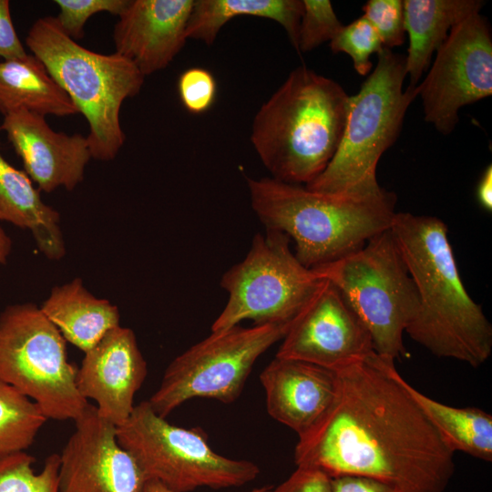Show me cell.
<instances>
[{
  "instance_id": "29",
  "label": "cell",
  "mask_w": 492,
  "mask_h": 492,
  "mask_svg": "<svg viewBox=\"0 0 492 492\" xmlns=\"http://www.w3.org/2000/svg\"><path fill=\"white\" fill-rule=\"evenodd\" d=\"M59 7L56 21L63 31L74 40L84 36L88 18L97 13L108 12L119 15L129 0H56Z\"/></svg>"
},
{
  "instance_id": "13",
  "label": "cell",
  "mask_w": 492,
  "mask_h": 492,
  "mask_svg": "<svg viewBox=\"0 0 492 492\" xmlns=\"http://www.w3.org/2000/svg\"><path fill=\"white\" fill-rule=\"evenodd\" d=\"M282 340L276 357L332 371L374 353L366 327L341 292L326 280Z\"/></svg>"
},
{
  "instance_id": "30",
  "label": "cell",
  "mask_w": 492,
  "mask_h": 492,
  "mask_svg": "<svg viewBox=\"0 0 492 492\" xmlns=\"http://www.w3.org/2000/svg\"><path fill=\"white\" fill-rule=\"evenodd\" d=\"M364 16L377 31L384 47L392 49L405 43V29L402 0H369Z\"/></svg>"
},
{
  "instance_id": "12",
  "label": "cell",
  "mask_w": 492,
  "mask_h": 492,
  "mask_svg": "<svg viewBox=\"0 0 492 492\" xmlns=\"http://www.w3.org/2000/svg\"><path fill=\"white\" fill-rule=\"evenodd\" d=\"M425 120L443 135L458 123L459 109L492 94V34L477 13L455 26L417 85Z\"/></svg>"
},
{
  "instance_id": "19",
  "label": "cell",
  "mask_w": 492,
  "mask_h": 492,
  "mask_svg": "<svg viewBox=\"0 0 492 492\" xmlns=\"http://www.w3.org/2000/svg\"><path fill=\"white\" fill-rule=\"evenodd\" d=\"M39 190L0 150V220L29 231L39 251L48 260L59 261L66 254L60 214L44 202Z\"/></svg>"
},
{
  "instance_id": "33",
  "label": "cell",
  "mask_w": 492,
  "mask_h": 492,
  "mask_svg": "<svg viewBox=\"0 0 492 492\" xmlns=\"http://www.w3.org/2000/svg\"><path fill=\"white\" fill-rule=\"evenodd\" d=\"M26 52L15 29L8 0H0V57L3 60L24 58Z\"/></svg>"
},
{
  "instance_id": "32",
  "label": "cell",
  "mask_w": 492,
  "mask_h": 492,
  "mask_svg": "<svg viewBox=\"0 0 492 492\" xmlns=\"http://www.w3.org/2000/svg\"><path fill=\"white\" fill-rule=\"evenodd\" d=\"M268 492H332V479L315 468L297 466L286 480Z\"/></svg>"
},
{
  "instance_id": "15",
  "label": "cell",
  "mask_w": 492,
  "mask_h": 492,
  "mask_svg": "<svg viewBox=\"0 0 492 492\" xmlns=\"http://www.w3.org/2000/svg\"><path fill=\"white\" fill-rule=\"evenodd\" d=\"M147 373L134 332L119 325L85 353L77 385L84 398L96 402L102 418L118 426L130 416Z\"/></svg>"
},
{
  "instance_id": "11",
  "label": "cell",
  "mask_w": 492,
  "mask_h": 492,
  "mask_svg": "<svg viewBox=\"0 0 492 492\" xmlns=\"http://www.w3.org/2000/svg\"><path fill=\"white\" fill-rule=\"evenodd\" d=\"M291 323L247 328L238 324L211 332L168 365L159 387L148 400L151 408L166 418L192 398L235 401L256 360L284 337Z\"/></svg>"
},
{
  "instance_id": "20",
  "label": "cell",
  "mask_w": 492,
  "mask_h": 492,
  "mask_svg": "<svg viewBox=\"0 0 492 492\" xmlns=\"http://www.w3.org/2000/svg\"><path fill=\"white\" fill-rule=\"evenodd\" d=\"M40 309L64 339L84 353L120 325L118 308L93 295L79 278L52 288Z\"/></svg>"
},
{
  "instance_id": "36",
  "label": "cell",
  "mask_w": 492,
  "mask_h": 492,
  "mask_svg": "<svg viewBox=\"0 0 492 492\" xmlns=\"http://www.w3.org/2000/svg\"><path fill=\"white\" fill-rule=\"evenodd\" d=\"M13 242L5 230L0 226V266L5 264L12 251Z\"/></svg>"
},
{
  "instance_id": "37",
  "label": "cell",
  "mask_w": 492,
  "mask_h": 492,
  "mask_svg": "<svg viewBox=\"0 0 492 492\" xmlns=\"http://www.w3.org/2000/svg\"><path fill=\"white\" fill-rule=\"evenodd\" d=\"M269 487H262L250 490L248 492H268ZM144 492H175L166 487L160 482L154 479H148Z\"/></svg>"
},
{
  "instance_id": "9",
  "label": "cell",
  "mask_w": 492,
  "mask_h": 492,
  "mask_svg": "<svg viewBox=\"0 0 492 492\" xmlns=\"http://www.w3.org/2000/svg\"><path fill=\"white\" fill-rule=\"evenodd\" d=\"M117 439L148 479L175 492L241 487L260 474L251 461L215 452L201 428L171 425L154 412L148 400L135 405L128 420L117 426Z\"/></svg>"
},
{
  "instance_id": "21",
  "label": "cell",
  "mask_w": 492,
  "mask_h": 492,
  "mask_svg": "<svg viewBox=\"0 0 492 492\" xmlns=\"http://www.w3.org/2000/svg\"><path fill=\"white\" fill-rule=\"evenodd\" d=\"M481 0H404L405 29L409 46L405 71L410 86H417L431 59L451 29L471 15L480 13Z\"/></svg>"
},
{
  "instance_id": "3",
  "label": "cell",
  "mask_w": 492,
  "mask_h": 492,
  "mask_svg": "<svg viewBox=\"0 0 492 492\" xmlns=\"http://www.w3.org/2000/svg\"><path fill=\"white\" fill-rule=\"evenodd\" d=\"M349 97L305 66L290 72L251 125V142L272 179L305 186L325 169L343 133Z\"/></svg>"
},
{
  "instance_id": "10",
  "label": "cell",
  "mask_w": 492,
  "mask_h": 492,
  "mask_svg": "<svg viewBox=\"0 0 492 492\" xmlns=\"http://www.w3.org/2000/svg\"><path fill=\"white\" fill-rule=\"evenodd\" d=\"M289 243L290 238L275 230L254 236L246 257L221 277L229 298L211 332L244 320L264 324L295 318L324 280L298 261Z\"/></svg>"
},
{
  "instance_id": "6",
  "label": "cell",
  "mask_w": 492,
  "mask_h": 492,
  "mask_svg": "<svg viewBox=\"0 0 492 492\" xmlns=\"http://www.w3.org/2000/svg\"><path fill=\"white\" fill-rule=\"evenodd\" d=\"M359 92L349 97L340 144L325 169L305 187L314 192L363 197L380 193L376 170L396 141L417 86L403 88L405 56L383 47Z\"/></svg>"
},
{
  "instance_id": "26",
  "label": "cell",
  "mask_w": 492,
  "mask_h": 492,
  "mask_svg": "<svg viewBox=\"0 0 492 492\" xmlns=\"http://www.w3.org/2000/svg\"><path fill=\"white\" fill-rule=\"evenodd\" d=\"M34 462L25 451L0 456V492H58L59 455L47 456L38 473Z\"/></svg>"
},
{
  "instance_id": "16",
  "label": "cell",
  "mask_w": 492,
  "mask_h": 492,
  "mask_svg": "<svg viewBox=\"0 0 492 492\" xmlns=\"http://www.w3.org/2000/svg\"><path fill=\"white\" fill-rule=\"evenodd\" d=\"M1 130L23 161L26 173L45 192L75 189L91 158L87 138L56 132L46 117L26 109L4 117Z\"/></svg>"
},
{
  "instance_id": "4",
  "label": "cell",
  "mask_w": 492,
  "mask_h": 492,
  "mask_svg": "<svg viewBox=\"0 0 492 492\" xmlns=\"http://www.w3.org/2000/svg\"><path fill=\"white\" fill-rule=\"evenodd\" d=\"M251 208L266 229L295 242L306 268L335 261L390 229L396 196L383 190L371 196H334L272 178L247 179Z\"/></svg>"
},
{
  "instance_id": "7",
  "label": "cell",
  "mask_w": 492,
  "mask_h": 492,
  "mask_svg": "<svg viewBox=\"0 0 492 492\" xmlns=\"http://www.w3.org/2000/svg\"><path fill=\"white\" fill-rule=\"evenodd\" d=\"M312 270L351 304L384 358L406 355L404 333L417 313L419 297L390 229L364 246Z\"/></svg>"
},
{
  "instance_id": "5",
  "label": "cell",
  "mask_w": 492,
  "mask_h": 492,
  "mask_svg": "<svg viewBox=\"0 0 492 492\" xmlns=\"http://www.w3.org/2000/svg\"><path fill=\"white\" fill-rule=\"evenodd\" d=\"M26 44L87 119L91 158L115 159L125 142L120 108L138 95L145 77L128 58L91 51L67 36L54 16L38 18Z\"/></svg>"
},
{
  "instance_id": "31",
  "label": "cell",
  "mask_w": 492,
  "mask_h": 492,
  "mask_svg": "<svg viewBox=\"0 0 492 492\" xmlns=\"http://www.w3.org/2000/svg\"><path fill=\"white\" fill-rule=\"evenodd\" d=\"M178 91L182 105L190 113L203 114L215 101L217 82L210 71L190 67L179 76Z\"/></svg>"
},
{
  "instance_id": "17",
  "label": "cell",
  "mask_w": 492,
  "mask_h": 492,
  "mask_svg": "<svg viewBox=\"0 0 492 492\" xmlns=\"http://www.w3.org/2000/svg\"><path fill=\"white\" fill-rule=\"evenodd\" d=\"M194 0H129L113 29L116 53L144 77L167 67L183 48Z\"/></svg>"
},
{
  "instance_id": "27",
  "label": "cell",
  "mask_w": 492,
  "mask_h": 492,
  "mask_svg": "<svg viewBox=\"0 0 492 492\" xmlns=\"http://www.w3.org/2000/svg\"><path fill=\"white\" fill-rule=\"evenodd\" d=\"M383 47L377 31L364 15L343 26L330 42L333 53L347 54L353 60L355 71L364 77L373 67L371 56L379 53Z\"/></svg>"
},
{
  "instance_id": "34",
  "label": "cell",
  "mask_w": 492,
  "mask_h": 492,
  "mask_svg": "<svg viewBox=\"0 0 492 492\" xmlns=\"http://www.w3.org/2000/svg\"><path fill=\"white\" fill-rule=\"evenodd\" d=\"M332 492H400L381 481L356 476H342L331 478Z\"/></svg>"
},
{
  "instance_id": "24",
  "label": "cell",
  "mask_w": 492,
  "mask_h": 492,
  "mask_svg": "<svg viewBox=\"0 0 492 492\" xmlns=\"http://www.w3.org/2000/svg\"><path fill=\"white\" fill-rule=\"evenodd\" d=\"M405 386L453 452L492 461V415L477 407H454L428 397L405 380Z\"/></svg>"
},
{
  "instance_id": "8",
  "label": "cell",
  "mask_w": 492,
  "mask_h": 492,
  "mask_svg": "<svg viewBox=\"0 0 492 492\" xmlns=\"http://www.w3.org/2000/svg\"><path fill=\"white\" fill-rule=\"evenodd\" d=\"M66 342L35 303L10 304L0 313V379L36 404L46 419L75 422L89 404L78 391Z\"/></svg>"
},
{
  "instance_id": "35",
  "label": "cell",
  "mask_w": 492,
  "mask_h": 492,
  "mask_svg": "<svg viewBox=\"0 0 492 492\" xmlns=\"http://www.w3.org/2000/svg\"><path fill=\"white\" fill-rule=\"evenodd\" d=\"M477 200L487 211L492 210V165L487 166L477 187Z\"/></svg>"
},
{
  "instance_id": "22",
  "label": "cell",
  "mask_w": 492,
  "mask_h": 492,
  "mask_svg": "<svg viewBox=\"0 0 492 492\" xmlns=\"http://www.w3.org/2000/svg\"><path fill=\"white\" fill-rule=\"evenodd\" d=\"M17 109L44 117L79 113L44 64L33 55L0 62V113L5 117Z\"/></svg>"
},
{
  "instance_id": "25",
  "label": "cell",
  "mask_w": 492,
  "mask_h": 492,
  "mask_svg": "<svg viewBox=\"0 0 492 492\" xmlns=\"http://www.w3.org/2000/svg\"><path fill=\"white\" fill-rule=\"evenodd\" d=\"M46 421L36 404L0 379V456L26 450Z\"/></svg>"
},
{
  "instance_id": "1",
  "label": "cell",
  "mask_w": 492,
  "mask_h": 492,
  "mask_svg": "<svg viewBox=\"0 0 492 492\" xmlns=\"http://www.w3.org/2000/svg\"><path fill=\"white\" fill-rule=\"evenodd\" d=\"M333 372L331 405L298 436L297 466L331 478L368 477L400 492H444L455 453L407 392L395 361L374 352Z\"/></svg>"
},
{
  "instance_id": "2",
  "label": "cell",
  "mask_w": 492,
  "mask_h": 492,
  "mask_svg": "<svg viewBox=\"0 0 492 492\" xmlns=\"http://www.w3.org/2000/svg\"><path fill=\"white\" fill-rule=\"evenodd\" d=\"M390 230L419 297L405 333L437 357L483 364L492 353V325L463 284L446 223L395 212Z\"/></svg>"
},
{
  "instance_id": "18",
  "label": "cell",
  "mask_w": 492,
  "mask_h": 492,
  "mask_svg": "<svg viewBox=\"0 0 492 492\" xmlns=\"http://www.w3.org/2000/svg\"><path fill=\"white\" fill-rule=\"evenodd\" d=\"M260 381L269 415L298 436L306 432L326 411L336 389L333 371L276 356L263 369Z\"/></svg>"
},
{
  "instance_id": "14",
  "label": "cell",
  "mask_w": 492,
  "mask_h": 492,
  "mask_svg": "<svg viewBox=\"0 0 492 492\" xmlns=\"http://www.w3.org/2000/svg\"><path fill=\"white\" fill-rule=\"evenodd\" d=\"M58 492H144L148 477L89 405L59 455Z\"/></svg>"
},
{
  "instance_id": "23",
  "label": "cell",
  "mask_w": 492,
  "mask_h": 492,
  "mask_svg": "<svg viewBox=\"0 0 492 492\" xmlns=\"http://www.w3.org/2000/svg\"><path fill=\"white\" fill-rule=\"evenodd\" d=\"M302 11V0H194L186 36L210 46L222 26L234 17L257 16L280 24L298 51Z\"/></svg>"
},
{
  "instance_id": "28",
  "label": "cell",
  "mask_w": 492,
  "mask_h": 492,
  "mask_svg": "<svg viewBox=\"0 0 492 492\" xmlns=\"http://www.w3.org/2000/svg\"><path fill=\"white\" fill-rule=\"evenodd\" d=\"M298 32V53L310 52L332 41L343 27L329 0H302Z\"/></svg>"
}]
</instances>
